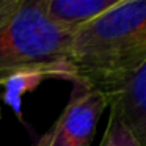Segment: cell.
<instances>
[{
	"label": "cell",
	"instance_id": "obj_7",
	"mask_svg": "<svg viewBox=\"0 0 146 146\" xmlns=\"http://www.w3.org/2000/svg\"><path fill=\"white\" fill-rule=\"evenodd\" d=\"M13 3H14V0H0V14L5 13Z\"/></svg>",
	"mask_w": 146,
	"mask_h": 146
},
{
	"label": "cell",
	"instance_id": "obj_2",
	"mask_svg": "<svg viewBox=\"0 0 146 146\" xmlns=\"http://www.w3.org/2000/svg\"><path fill=\"white\" fill-rule=\"evenodd\" d=\"M71 38L47 19L39 0H14L0 14V85L19 77L69 80Z\"/></svg>",
	"mask_w": 146,
	"mask_h": 146
},
{
	"label": "cell",
	"instance_id": "obj_6",
	"mask_svg": "<svg viewBox=\"0 0 146 146\" xmlns=\"http://www.w3.org/2000/svg\"><path fill=\"white\" fill-rule=\"evenodd\" d=\"M99 146H141L133 133L116 116L108 115V123Z\"/></svg>",
	"mask_w": 146,
	"mask_h": 146
},
{
	"label": "cell",
	"instance_id": "obj_4",
	"mask_svg": "<svg viewBox=\"0 0 146 146\" xmlns=\"http://www.w3.org/2000/svg\"><path fill=\"white\" fill-rule=\"evenodd\" d=\"M108 111L123 121L141 146H146V64L119 90L107 96Z\"/></svg>",
	"mask_w": 146,
	"mask_h": 146
},
{
	"label": "cell",
	"instance_id": "obj_1",
	"mask_svg": "<svg viewBox=\"0 0 146 146\" xmlns=\"http://www.w3.org/2000/svg\"><path fill=\"white\" fill-rule=\"evenodd\" d=\"M146 64V0H121L82 27L68 49L69 82L105 96Z\"/></svg>",
	"mask_w": 146,
	"mask_h": 146
},
{
	"label": "cell",
	"instance_id": "obj_5",
	"mask_svg": "<svg viewBox=\"0 0 146 146\" xmlns=\"http://www.w3.org/2000/svg\"><path fill=\"white\" fill-rule=\"evenodd\" d=\"M119 2L121 0H39L47 19L71 35L116 7Z\"/></svg>",
	"mask_w": 146,
	"mask_h": 146
},
{
	"label": "cell",
	"instance_id": "obj_3",
	"mask_svg": "<svg viewBox=\"0 0 146 146\" xmlns=\"http://www.w3.org/2000/svg\"><path fill=\"white\" fill-rule=\"evenodd\" d=\"M105 108L108 101L104 93L74 85L69 102L36 146H90Z\"/></svg>",
	"mask_w": 146,
	"mask_h": 146
}]
</instances>
